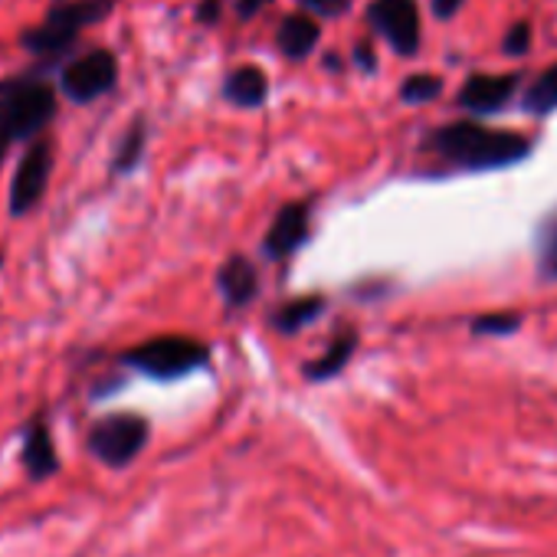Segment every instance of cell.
<instances>
[{
	"label": "cell",
	"mask_w": 557,
	"mask_h": 557,
	"mask_svg": "<svg viewBox=\"0 0 557 557\" xmlns=\"http://www.w3.org/2000/svg\"><path fill=\"white\" fill-rule=\"evenodd\" d=\"M426 148L462 171H502L531 154V141L518 132L485 128L479 122H449L430 132Z\"/></svg>",
	"instance_id": "obj_1"
},
{
	"label": "cell",
	"mask_w": 557,
	"mask_h": 557,
	"mask_svg": "<svg viewBox=\"0 0 557 557\" xmlns=\"http://www.w3.org/2000/svg\"><path fill=\"white\" fill-rule=\"evenodd\" d=\"M115 11V0H60L47 11L37 27H27L21 47L37 60H60L86 27L106 21Z\"/></svg>",
	"instance_id": "obj_2"
},
{
	"label": "cell",
	"mask_w": 557,
	"mask_h": 557,
	"mask_svg": "<svg viewBox=\"0 0 557 557\" xmlns=\"http://www.w3.org/2000/svg\"><path fill=\"white\" fill-rule=\"evenodd\" d=\"M57 119V89L37 73L0 79V128L14 141H30Z\"/></svg>",
	"instance_id": "obj_3"
},
{
	"label": "cell",
	"mask_w": 557,
	"mask_h": 557,
	"mask_svg": "<svg viewBox=\"0 0 557 557\" xmlns=\"http://www.w3.org/2000/svg\"><path fill=\"white\" fill-rule=\"evenodd\" d=\"M119 364L148 381L171 384V381L203 371L210 364V348L187 335H161V338H148L145 345L122 351Z\"/></svg>",
	"instance_id": "obj_4"
},
{
	"label": "cell",
	"mask_w": 557,
	"mask_h": 557,
	"mask_svg": "<svg viewBox=\"0 0 557 557\" xmlns=\"http://www.w3.org/2000/svg\"><path fill=\"white\" fill-rule=\"evenodd\" d=\"M151 443L148 417L135 410H115L89 423L86 430V453L102 462L106 469H128Z\"/></svg>",
	"instance_id": "obj_5"
},
{
	"label": "cell",
	"mask_w": 557,
	"mask_h": 557,
	"mask_svg": "<svg viewBox=\"0 0 557 557\" xmlns=\"http://www.w3.org/2000/svg\"><path fill=\"white\" fill-rule=\"evenodd\" d=\"M119 76H122V66H119V57L112 50H89V53L70 60L60 70V79L57 83H60V92L70 102L92 106L102 96L115 92Z\"/></svg>",
	"instance_id": "obj_6"
},
{
	"label": "cell",
	"mask_w": 557,
	"mask_h": 557,
	"mask_svg": "<svg viewBox=\"0 0 557 557\" xmlns=\"http://www.w3.org/2000/svg\"><path fill=\"white\" fill-rule=\"evenodd\" d=\"M53 174V141L47 135H37L27 141L14 177H11V194H8V210L11 216H27L40 207Z\"/></svg>",
	"instance_id": "obj_7"
},
{
	"label": "cell",
	"mask_w": 557,
	"mask_h": 557,
	"mask_svg": "<svg viewBox=\"0 0 557 557\" xmlns=\"http://www.w3.org/2000/svg\"><path fill=\"white\" fill-rule=\"evenodd\" d=\"M368 24L381 34L397 57H417L420 50V8L417 0H374L368 8Z\"/></svg>",
	"instance_id": "obj_8"
},
{
	"label": "cell",
	"mask_w": 557,
	"mask_h": 557,
	"mask_svg": "<svg viewBox=\"0 0 557 557\" xmlns=\"http://www.w3.org/2000/svg\"><path fill=\"white\" fill-rule=\"evenodd\" d=\"M312 233V207L306 200H293L278 210L262 236V256L269 262H286L293 259Z\"/></svg>",
	"instance_id": "obj_9"
},
{
	"label": "cell",
	"mask_w": 557,
	"mask_h": 557,
	"mask_svg": "<svg viewBox=\"0 0 557 557\" xmlns=\"http://www.w3.org/2000/svg\"><path fill=\"white\" fill-rule=\"evenodd\" d=\"M21 466H24V475L30 479V485H44V482H50L60 472V453H57L47 413H34L24 423V433H21Z\"/></svg>",
	"instance_id": "obj_10"
},
{
	"label": "cell",
	"mask_w": 557,
	"mask_h": 557,
	"mask_svg": "<svg viewBox=\"0 0 557 557\" xmlns=\"http://www.w3.org/2000/svg\"><path fill=\"white\" fill-rule=\"evenodd\" d=\"M518 73H498V76H469L466 86L459 89L456 102L459 109L472 112V115H495L502 112L518 89Z\"/></svg>",
	"instance_id": "obj_11"
},
{
	"label": "cell",
	"mask_w": 557,
	"mask_h": 557,
	"mask_svg": "<svg viewBox=\"0 0 557 557\" xmlns=\"http://www.w3.org/2000/svg\"><path fill=\"white\" fill-rule=\"evenodd\" d=\"M216 293L230 309H246L256 296H259V269L246 259V256H230L216 275Z\"/></svg>",
	"instance_id": "obj_12"
},
{
	"label": "cell",
	"mask_w": 557,
	"mask_h": 557,
	"mask_svg": "<svg viewBox=\"0 0 557 557\" xmlns=\"http://www.w3.org/2000/svg\"><path fill=\"white\" fill-rule=\"evenodd\" d=\"M319 40H322V27L312 14H289L275 30V47L289 63L309 60L315 53Z\"/></svg>",
	"instance_id": "obj_13"
},
{
	"label": "cell",
	"mask_w": 557,
	"mask_h": 557,
	"mask_svg": "<svg viewBox=\"0 0 557 557\" xmlns=\"http://www.w3.org/2000/svg\"><path fill=\"white\" fill-rule=\"evenodd\" d=\"M358 342H361V338H358L355 329H342V332L332 338V345H329L319 358H312V361L302 368V377H306L309 384H329V381L342 377L345 368L351 364L355 351H358Z\"/></svg>",
	"instance_id": "obj_14"
},
{
	"label": "cell",
	"mask_w": 557,
	"mask_h": 557,
	"mask_svg": "<svg viewBox=\"0 0 557 557\" xmlns=\"http://www.w3.org/2000/svg\"><path fill=\"white\" fill-rule=\"evenodd\" d=\"M223 99L236 109H259L269 99V79L259 66L246 63L226 73L223 79Z\"/></svg>",
	"instance_id": "obj_15"
},
{
	"label": "cell",
	"mask_w": 557,
	"mask_h": 557,
	"mask_svg": "<svg viewBox=\"0 0 557 557\" xmlns=\"http://www.w3.org/2000/svg\"><path fill=\"white\" fill-rule=\"evenodd\" d=\"M145 148H148V122L145 119H135L125 135L119 138L115 151H112V177H128L138 171L141 158H145Z\"/></svg>",
	"instance_id": "obj_16"
},
{
	"label": "cell",
	"mask_w": 557,
	"mask_h": 557,
	"mask_svg": "<svg viewBox=\"0 0 557 557\" xmlns=\"http://www.w3.org/2000/svg\"><path fill=\"white\" fill-rule=\"evenodd\" d=\"M325 309H329L325 296H302V299L283 302V306L272 312V329L283 332V335H296L306 325H312Z\"/></svg>",
	"instance_id": "obj_17"
},
{
	"label": "cell",
	"mask_w": 557,
	"mask_h": 557,
	"mask_svg": "<svg viewBox=\"0 0 557 557\" xmlns=\"http://www.w3.org/2000/svg\"><path fill=\"white\" fill-rule=\"evenodd\" d=\"M534 252H537V275L544 283H557V210H550L537 223Z\"/></svg>",
	"instance_id": "obj_18"
},
{
	"label": "cell",
	"mask_w": 557,
	"mask_h": 557,
	"mask_svg": "<svg viewBox=\"0 0 557 557\" xmlns=\"http://www.w3.org/2000/svg\"><path fill=\"white\" fill-rule=\"evenodd\" d=\"M521 109L528 115H550L557 109V63L547 66L521 96Z\"/></svg>",
	"instance_id": "obj_19"
},
{
	"label": "cell",
	"mask_w": 557,
	"mask_h": 557,
	"mask_svg": "<svg viewBox=\"0 0 557 557\" xmlns=\"http://www.w3.org/2000/svg\"><path fill=\"white\" fill-rule=\"evenodd\" d=\"M440 92H443V79H440V76L417 73V76H407V79H404V86H400V102H407V106H423V102L440 99Z\"/></svg>",
	"instance_id": "obj_20"
},
{
	"label": "cell",
	"mask_w": 557,
	"mask_h": 557,
	"mask_svg": "<svg viewBox=\"0 0 557 557\" xmlns=\"http://www.w3.org/2000/svg\"><path fill=\"white\" fill-rule=\"evenodd\" d=\"M472 335H492V338H502V335H515L521 329V319L511 315V312H495V315H479L472 319Z\"/></svg>",
	"instance_id": "obj_21"
},
{
	"label": "cell",
	"mask_w": 557,
	"mask_h": 557,
	"mask_svg": "<svg viewBox=\"0 0 557 557\" xmlns=\"http://www.w3.org/2000/svg\"><path fill=\"white\" fill-rule=\"evenodd\" d=\"M528 47H531V27H528V24H515V27L505 34V40H502V53H505V57H524Z\"/></svg>",
	"instance_id": "obj_22"
},
{
	"label": "cell",
	"mask_w": 557,
	"mask_h": 557,
	"mask_svg": "<svg viewBox=\"0 0 557 557\" xmlns=\"http://www.w3.org/2000/svg\"><path fill=\"white\" fill-rule=\"evenodd\" d=\"M306 14H319V17H342L348 11L351 0H299Z\"/></svg>",
	"instance_id": "obj_23"
},
{
	"label": "cell",
	"mask_w": 557,
	"mask_h": 557,
	"mask_svg": "<svg viewBox=\"0 0 557 557\" xmlns=\"http://www.w3.org/2000/svg\"><path fill=\"white\" fill-rule=\"evenodd\" d=\"M220 14H223V0H200L197 4V24H216L220 21Z\"/></svg>",
	"instance_id": "obj_24"
},
{
	"label": "cell",
	"mask_w": 557,
	"mask_h": 557,
	"mask_svg": "<svg viewBox=\"0 0 557 557\" xmlns=\"http://www.w3.org/2000/svg\"><path fill=\"white\" fill-rule=\"evenodd\" d=\"M269 4H272V0H236L233 8H236V17H239V21H252V17H259Z\"/></svg>",
	"instance_id": "obj_25"
},
{
	"label": "cell",
	"mask_w": 557,
	"mask_h": 557,
	"mask_svg": "<svg viewBox=\"0 0 557 557\" xmlns=\"http://www.w3.org/2000/svg\"><path fill=\"white\" fill-rule=\"evenodd\" d=\"M355 63L364 70V73H374L377 70V60H374V47L368 44V40H361V44H355Z\"/></svg>",
	"instance_id": "obj_26"
},
{
	"label": "cell",
	"mask_w": 557,
	"mask_h": 557,
	"mask_svg": "<svg viewBox=\"0 0 557 557\" xmlns=\"http://www.w3.org/2000/svg\"><path fill=\"white\" fill-rule=\"evenodd\" d=\"M462 4H466V0H433V14L440 21H449V17H456L462 11Z\"/></svg>",
	"instance_id": "obj_27"
},
{
	"label": "cell",
	"mask_w": 557,
	"mask_h": 557,
	"mask_svg": "<svg viewBox=\"0 0 557 557\" xmlns=\"http://www.w3.org/2000/svg\"><path fill=\"white\" fill-rule=\"evenodd\" d=\"M17 141H14V135H8L4 128H0V168H4V161H8V154H11V148H14Z\"/></svg>",
	"instance_id": "obj_28"
},
{
	"label": "cell",
	"mask_w": 557,
	"mask_h": 557,
	"mask_svg": "<svg viewBox=\"0 0 557 557\" xmlns=\"http://www.w3.org/2000/svg\"><path fill=\"white\" fill-rule=\"evenodd\" d=\"M0 272H4V252H0Z\"/></svg>",
	"instance_id": "obj_29"
}]
</instances>
